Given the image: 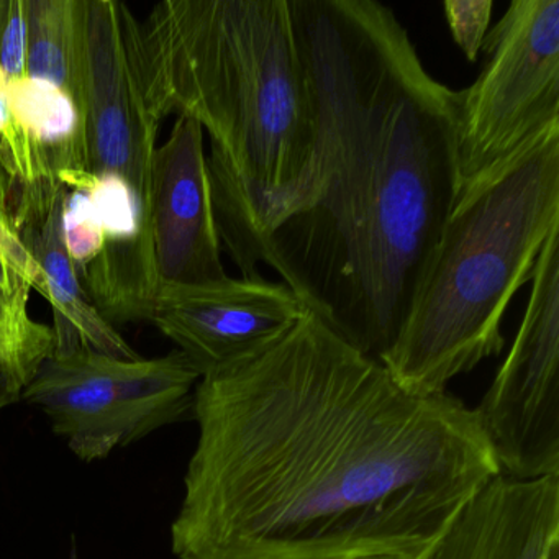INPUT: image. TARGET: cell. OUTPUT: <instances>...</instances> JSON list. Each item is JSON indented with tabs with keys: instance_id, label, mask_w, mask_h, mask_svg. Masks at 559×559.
Wrapping results in <instances>:
<instances>
[{
	"instance_id": "ffe728a7",
	"label": "cell",
	"mask_w": 559,
	"mask_h": 559,
	"mask_svg": "<svg viewBox=\"0 0 559 559\" xmlns=\"http://www.w3.org/2000/svg\"><path fill=\"white\" fill-rule=\"evenodd\" d=\"M313 559H404L394 555H358V556H330V558Z\"/></svg>"
},
{
	"instance_id": "2e32d148",
	"label": "cell",
	"mask_w": 559,
	"mask_h": 559,
	"mask_svg": "<svg viewBox=\"0 0 559 559\" xmlns=\"http://www.w3.org/2000/svg\"><path fill=\"white\" fill-rule=\"evenodd\" d=\"M47 359V353L34 346L0 342V412L22 401L25 388Z\"/></svg>"
},
{
	"instance_id": "9c48e42d",
	"label": "cell",
	"mask_w": 559,
	"mask_h": 559,
	"mask_svg": "<svg viewBox=\"0 0 559 559\" xmlns=\"http://www.w3.org/2000/svg\"><path fill=\"white\" fill-rule=\"evenodd\" d=\"M204 129L178 116L158 146L153 201V251L162 284H205L227 277L212 204Z\"/></svg>"
},
{
	"instance_id": "e0dca14e",
	"label": "cell",
	"mask_w": 559,
	"mask_h": 559,
	"mask_svg": "<svg viewBox=\"0 0 559 559\" xmlns=\"http://www.w3.org/2000/svg\"><path fill=\"white\" fill-rule=\"evenodd\" d=\"M0 263L8 264L19 276L24 277L32 289L45 294V280L37 260L25 247L14 222L0 217Z\"/></svg>"
},
{
	"instance_id": "3957f363",
	"label": "cell",
	"mask_w": 559,
	"mask_h": 559,
	"mask_svg": "<svg viewBox=\"0 0 559 559\" xmlns=\"http://www.w3.org/2000/svg\"><path fill=\"white\" fill-rule=\"evenodd\" d=\"M142 70L156 116L211 136L214 209L289 185L312 152V96L289 0H165L142 22Z\"/></svg>"
},
{
	"instance_id": "9a60e30c",
	"label": "cell",
	"mask_w": 559,
	"mask_h": 559,
	"mask_svg": "<svg viewBox=\"0 0 559 559\" xmlns=\"http://www.w3.org/2000/svg\"><path fill=\"white\" fill-rule=\"evenodd\" d=\"M492 0H444L443 11L453 40L473 63L477 60L492 17Z\"/></svg>"
},
{
	"instance_id": "8992f818",
	"label": "cell",
	"mask_w": 559,
	"mask_h": 559,
	"mask_svg": "<svg viewBox=\"0 0 559 559\" xmlns=\"http://www.w3.org/2000/svg\"><path fill=\"white\" fill-rule=\"evenodd\" d=\"M480 53L479 76L456 91L463 186L559 123V0L510 2Z\"/></svg>"
},
{
	"instance_id": "4fadbf2b",
	"label": "cell",
	"mask_w": 559,
	"mask_h": 559,
	"mask_svg": "<svg viewBox=\"0 0 559 559\" xmlns=\"http://www.w3.org/2000/svg\"><path fill=\"white\" fill-rule=\"evenodd\" d=\"M61 225H63L64 245L81 280L87 267L100 257L104 250L103 225L86 192L67 189Z\"/></svg>"
},
{
	"instance_id": "52a82bcc",
	"label": "cell",
	"mask_w": 559,
	"mask_h": 559,
	"mask_svg": "<svg viewBox=\"0 0 559 559\" xmlns=\"http://www.w3.org/2000/svg\"><path fill=\"white\" fill-rule=\"evenodd\" d=\"M532 281L512 348L474 408L500 473L520 480L559 476V228Z\"/></svg>"
},
{
	"instance_id": "ac0fdd59",
	"label": "cell",
	"mask_w": 559,
	"mask_h": 559,
	"mask_svg": "<svg viewBox=\"0 0 559 559\" xmlns=\"http://www.w3.org/2000/svg\"><path fill=\"white\" fill-rule=\"evenodd\" d=\"M0 342L53 348V330L35 322V320L21 322V320L14 319L0 300Z\"/></svg>"
},
{
	"instance_id": "6da1fadb",
	"label": "cell",
	"mask_w": 559,
	"mask_h": 559,
	"mask_svg": "<svg viewBox=\"0 0 559 559\" xmlns=\"http://www.w3.org/2000/svg\"><path fill=\"white\" fill-rule=\"evenodd\" d=\"M178 559H420L500 467L474 408L402 388L307 310L199 379Z\"/></svg>"
},
{
	"instance_id": "7a4b0ae2",
	"label": "cell",
	"mask_w": 559,
	"mask_h": 559,
	"mask_svg": "<svg viewBox=\"0 0 559 559\" xmlns=\"http://www.w3.org/2000/svg\"><path fill=\"white\" fill-rule=\"evenodd\" d=\"M312 96V152L296 179L214 209L241 277L273 267L362 355L392 348L460 198L456 91L421 63L374 0H289Z\"/></svg>"
},
{
	"instance_id": "7c38bea8",
	"label": "cell",
	"mask_w": 559,
	"mask_h": 559,
	"mask_svg": "<svg viewBox=\"0 0 559 559\" xmlns=\"http://www.w3.org/2000/svg\"><path fill=\"white\" fill-rule=\"evenodd\" d=\"M27 76L86 110V0H27Z\"/></svg>"
},
{
	"instance_id": "ba28073f",
	"label": "cell",
	"mask_w": 559,
	"mask_h": 559,
	"mask_svg": "<svg viewBox=\"0 0 559 559\" xmlns=\"http://www.w3.org/2000/svg\"><path fill=\"white\" fill-rule=\"evenodd\" d=\"M307 312L284 283L263 277L162 284L150 322L205 376L260 355Z\"/></svg>"
},
{
	"instance_id": "5b68a950",
	"label": "cell",
	"mask_w": 559,
	"mask_h": 559,
	"mask_svg": "<svg viewBox=\"0 0 559 559\" xmlns=\"http://www.w3.org/2000/svg\"><path fill=\"white\" fill-rule=\"evenodd\" d=\"M199 379L179 349L158 358L122 359L80 348L51 353L22 401L47 415L74 456L93 463L192 417Z\"/></svg>"
},
{
	"instance_id": "30bf717a",
	"label": "cell",
	"mask_w": 559,
	"mask_h": 559,
	"mask_svg": "<svg viewBox=\"0 0 559 559\" xmlns=\"http://www.w3.org/2000/svg\"><path fill=\"white\" fill-rule=\"evenodd\" d=\"M559 555V476L484 484L420 559H552Z\"/></svg>"
},
{
	"instance_id": "8fae6325",
	"label": "cell",
	"mask_w": 559,
	"mask_h": 559,
	"mask_svg": "<svg viewBox=\"0 0 559 559\" xmlns=\"http://www.w3.org/2000/svg\"><path fill=\"white\" fill-rule=\"evenodd\" d=\"M64 194L67 188L60 189L48 204L12 212L15 228L44 274V297L55 320L51 353L91 348L116 358H140L119 330L104 319L78 276L63 240Z\"/></svg>"
},
{
	"instance_id": "d6986e66",
	"label": "cell",
	"mask_w": 559,
	"mask_h": 559,
	"mask_svg": "<svg viewBox=\"0 0 559 559\" xmlns=\"http://www.w3.org/2000/svg\"><path fill=\"white\" fill-rule=\"evenodd\" d=\"M12 198L14 194H12L11 181L0 165V217L8 218V221H12Z\"/></svg>"
},
{
	"instance_id": "5bb4252c",
	"label": "cell",
	"mask_w": 559,
	"mask_h": 559,
	"mask_svg": "<svg viewBox=\"0 0 559 559\" xmlns=\"http://www.w3.org/2000/svg\"><path fill=\"white\" fill-rule=\"evenodd\" d=\"M27 0H0V71L8 86L27 78Z\"/></svg>"
},
{
	"instance_id": "277c9868",
	"label": "cell",
	"mask_w": 559,
	"mask_h": 559,
	"mask_svg": "<svg viewBox=\"0 0 559 559\" xmlns=\"http://www.w3.org/2000/svg\"><path fill=\"white\" fill-rule=\"evenodd\" d=\"M559 228V123L467 182L411 313L379 362L417 394H443L506 345L502 319Z\"/></svg>"
}]
</instances>
